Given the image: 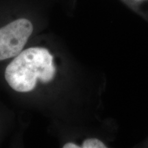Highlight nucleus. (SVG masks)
<instances>
[{"label":"nucleus","mask_w":148,"mask_h":148,"mask_svg":"<svg viewBox=\"0 0 148 148\" xmlns=\"http://www.w3.org/2000/svg\"><path fill=\"white\" fill-rule=\"evenodd\" d=\"M32 32V24L26 18H19L0 28V61L19 54Z\"/></svg>","instance_id":"2"},{"label":"nucleus","mask_w":148,"mask_h":148,"mask_svg":"<svg viewBox=\"0 0 148 148\" xmlns=\"http://www.w3.org/2000/svg\"><path fill=\"white\" fill-rule=\"evenodd\" d=\"M56 73L53 56L47 49L31 47L21 51L7 66L5 78L17 92H26L36 87L38 79L47 83Z\"/></svg>","instance_id":"1"},{"label":"nucleus","mask_w":148,"mask_h":148,"mask_svg":"<svg viewBox=\"0 0 148 148\" xmlns=\"http://www.w3.org/2000/svg\"><path fill=\"white\" fill-rule=\"evenodd\" d=\"M64 148H79V146H77L75 144L72 143H68L63 146Z\"/></svg>","instance_id":"4"},{"label":"nucleus","mask_w":148,"mask_h":148,"mask_svg":"<svg viewBox=\"0 0 148 148\" xmlns=\"http://www.w3.org/2000/svg\"><path fill=\"white\" fill-rule=\"evenodd\" d=\"M83 148H105L106 147L102 142L96 138L85 140L82 144Z\"/></svg>","instance_id":"3"}]
</instances>
